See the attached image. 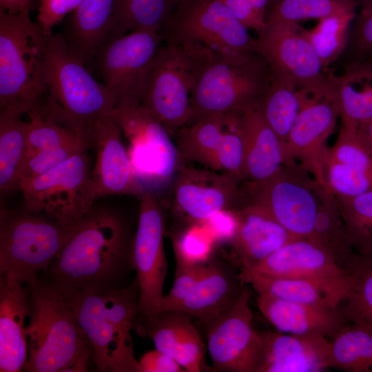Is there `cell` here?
<instances>
[{"label": "cell", "mask_w": 372, "mask_h": 372, "mask_svg": "<svg viewBox=\"0 0 372 372\" xmlns=\"http://www.w3.org/2000/svg\"><path fill=\"white\" fill-rule=\"evenodd\" d=\"M29 291L24 282L0 274V371L19 372L28 358L25 320Z\"/></svg>", "instance_id": "obj_26"}, {"label": "cell", "mask_w": 372, "mask_h": 372, "mask_svg": "<svg viewBox=\"0 0 372 372\" xmlns=\"http://www.w3.org/2000/svg\"><path fill=\"white\" fill-rule=\"evenodd\" d=\"M139 362V372H182L185 370L170 356L156 350L144 353Z\"/></svg>", "instance_id": "obj_50"}, {"label": "cell", "mask_w": 372, "mask_h": 372, "mask_svg": "<svg viewBox=\"0 0 372 372\" xmlns=\"http://www.w3.org/2000/svg\"><path fill=\"white\" fill-rule=\"evenodd\" d=\"M240 269L267 276L314 280L344 293L346 297L349 289L347 273L326 250L308 238H295L253 267Z\"/></svg>", "instance_id": "obj_22"}, {"label": "cell", "mask_w": 372, "mask_h": 372, "mask_svg": "<svg viewBox=\"0 0 372 372\" xmlns=\"http://www.w3.org/2000/svg\"><path fill=\"white\" fill-rule=\"evenodd\" d=\"M273 1H275V0H269V4L270 3H271V2H273ZM342 1L349 2V3H352V4H353L354 6H355L356 7H358V6L360 7V6L364 3V1L365 0H342ZM268 6H269V5H268Z\"/></svg>", "instance_id": "obj_53"}, {"label": "cell", "mask_w": 372, "mask_h": 372, "mask_svg": "<svg viewBox=\"0 0 372 372\" xmlns=\"http://www.w3.org/2000/svg\"><path fill=\"white\" fill-rule=\"evenodd\" d=\"M207 263L193 266L176 265L172 288L164 296L160 311L176 309L203 276Z\"/></svg>", "instance_id": "obj_46"}, {"label": "cell", "mask_w": 372, "mask_h": 372, "mask_svg": "<svg viewBox=\"0 0 372 372\" xmlns=\"http://www.w3.org/2000/svg\"><path fill=\"white\" fill-rule=\"evenodd\" d=\"M312 232L308 239L321 246L347 272L355 254L347 234L337 198L322 185Z\"/></svg>", "instance_id": "obj_34"}, {"label": "cell", "mask_w": 372, "mask_h": 372, "mask_svg": "<svg viewBox=\"0 0 372 372\" xmlns=\"http://www.w3.org/2000/svg\"><path fill=\"white\" fill-rule=\"evenodd\" d=\"M356 8L342 0H275L267 7L265 20L296 23L305 19L320 21L333 16L356 15Z\"/></svg>", "instance_id": "obj_40"}, {"label": "cell", "mask_w": 372, "mask_h": 372, "mask_svg": "<svg viewBox=\"0 0 372 372\" xmlns=\"http://www.w3.org/2000/svg\"><path fill=\"white\" fill-rule=\"evenodd\" d=\"M231 260L213 256L195 287L176 308L207 324L238 300L245 286Z\"/></svg>", "instance_id": "obj_25"}, {"label": "cell", "mask_w": 372, "mask_h": 372, "mask_svg": "<svg viewBox=\"0 0 372 372\" xmlns=\"http://www.w3.org/2000/svg\"><path fill=\"white\" fill-rule=\"evenodd\" d=\"M333 74L342 124L358 127L372 118V61L344 66Z\"/></svg>", "instance_id": "obj_32"}, {"label": "cell", "mask_w": 372, "mask_h": 372, "mask_svg": "<svg viewBox=\"0 0 372 372\" xmlns=\"http://www.w3.org/2000/svg\"><path fill=\"white\" fill-rule=\"evenodd\" d=\"M260 333L262 348L257 372H321L330 368L329 340L324 335Z\"/></svg>", "instance_id": "obj_24"}, {"label": "cell", "mask_w": 372, "mask_h": 372, "mask_svg": "<svg viewBox=\"0 0 372 372\" xmlns=\"http://www.w3.org/2000/svg\"><path fill=\"white\" fill-rule=\"evenodd\" d=\"M129 141L127 154L136 176L153 192L173 179L183 165L163 123L141 104L116 106L110 115Z\"/></svg>", "instance_id": "obj_12"}, {"label": "cell", "mask_w": 372, "mask_h": 372, "mask_svg": "<svg viewBox=\"0 0 372 372\" xmlns=\"http://www.w3.org/2000/svg\"><path fill=\"white\" fill-rule=\"evenodd\" d=\"M30 12L10 14L0 8V106L28 114L43 107V75L47 39Z\"/></svg>", "instance_id": "obj_5"}, {"label": "cell", "mask_w": 372, "mask_h": 372, "mask_svg": "<svg viewBox=\"0 0 372 372\" xmlns=\"http://www.w3.org/2000/svg\"><path fill=\"white\" fill-rule=\"evenodd\" d=\"M272 79L269 64L258 52L216 54L192 92L188 123L214 114L257 108Z\"/></svg>", "instance_id": "obj_7"}, {"label": "cell", "mask_w": 372, "mask_h": 372, "mask_svg": "<svg viewBox=\"0 0 372 372\" xmlns=\"http://www.w3.org/2000/svg\"><path fill=\"white\" fill-rule=\"evenodd\" d=\"M134 236L117 211L93 206L39 277L61 293L123 289L134 269Z\"/></svg>", "instance_id": "obj_1"}, {"label": "cell", "mask_w": 372, "mask_h": 372, "mask_svg": "<svg viewBox=\"0 0 372 372\" xmlns=\"http://www.w3.org/2000/svg\"><path fill=\"white\" fill-rule=\"evenodd\" d=\"M320 185L300 165L282 164L264 180L242 181L240 208L252 206L295 237L309 238L318 209Z\"/></svg>", "instance_id": "obj_9"}, {"label": "cell", "mask_w": 372, "mask_h": 372, "mask_svg": "<svg viewBox=\"0 0 372 372\" xmlns=\"http://www.w3.org/2000/svg\"><path fill=\"white\" fill-rule=\"evenodd\" d=\"M355 15L333 16L322 19L312 30L303 29L322 65L331 69L344 52L349 41V31Z\"/></svg>", "instance_id": "obj_41"}, {"label": "cell", "mask_w": 372, "mask_h": 372, "mask_svg": "<svg viewBox=\"0 0 372 372\" xmlns=\"http://www.w3.org/2000/svg\"><path fill=\"white\" fill-rule=\"evenodd\" d=\"M250 288L236 302L205 325L207 349L216 371L257 372L262 340L253 327Z\"/></svg>", "instance_id": "obj_18"}, {"label": "cell", "mask_w": 372, "mask_h": 372, "mask_svg": "<svg viewBox=\"0 0 372 372\" xmlns=\"http://www.w3.org/2000/svg\"><path fill=\"white\" fill-rule=\"evenodd\" d=\"M43 75L46 92L42 111L87 135L89 126L116 105L114 95L72 53L61 33L47 36Z\"/></svg>", "instance_id": "obj_4"}, {"label": "cell", "mask_w": 372, "mask_h": 372, "mask_svg": "<svg viewBox=\"0 0 372 372\" xmlns=\"http://www.w3.org/2000/svg\"><path fill=\"white\" fill-rule=\"evenodd\" d=\"M349 289L338 311L343 324L360 323L372 327V255L355 253L347 269Z\"/></svg>", "instance_id": "obj_37"}, {"label": "cell", "mask_w": 372, "mask_h": 372, "mask_svg": "<svg viewBox=\"0 0 372 372\" xmlns=\"http://www.w3.org/2000/svg\"><path fill=\"white\" fill-rule=\"evenodd\" d=\"M165 218L154 192L140 197L138 220L133 240V260L139 284L138 314L161 309L167 262L164 248Z\"/></svg>", "instance_id": "obj_17"}, {"label": "cell", "mask_w": 372, "mask_h": 372, "mask_svg": "<svg viewBox=\"0 0 372 372\" xmlns=\"http://www.w3.org/2000/svg\"><path fill=\"white\" fill-rule=\"evenodd\" d=\"M302 30L296 22L267 21L255 43L273 74L292 82L298 90L322 86L334 73L322 65Z\"/></svg>", "instance_id": "obj_16"}, {"label": "cell", "mask_w": 372, "mask_h": 372, "mask_svg": "<svg viewBox=\"0 0 372 372\" xmlns=\"http://www.w3.org/2000/svg\"><path fill=\"white\" fill-rule=\"evenodd\" d=\"M329 365L347 372H372V327L344 324L329 341Z\"/></svg>", "instance_id": "obj_36"}, {"label": "cell", "mask_w": 372, "mask_h": 372, "mask_svg": "<svg viewBox=\"0 0 372 372\" xmlns=\"http://www.w3.org/2000/svg\"><path fill=\"white\" fill-rule=\"evenodd\" d=\"M27 149L21 185L93 147L90 137L41 110L28 114Z\"/></svg>", "instance_id": "obj_20"}, {"label": "cell", "mask_w": 372, "mask_h": 372, "mask_svg": "<svg viewBox=\"0 0 372 372\" xmlns=\"http://www.w3.org/2000/svg\"><path fill=\"white\" fill-rule=\"evenodd\" d=\"M367 61H372V0H365L360 6L350 28L347 45L335 63L342 68Z\"/></svg>", "instance_id": "obj_44"}, {"label": "cell", "mask_w": 372, "mask_h": 372, "mask_svg": "<svg viewBox=\"0 0 372 372\" xmlns=\"http://www.w3.org/2000/svg\"><path fill=\"white\" fill-rule=\"evenodd\" d=\"M257 306L278 331L333 337L344 324L338 309L331 310L258 294Z\"/></svg>", "instance_id": "obj_28"}, {"label": "cell", "mask_w": 372, "mask_h": 372, "mask_svg": "<svg viewBox=\"0 0 372 372\" xmlns=\"http://www.w3.org/2000/svg\"><path fill=\"white\" fill-rule=\"evenodd\" d=\"M335 197L353 251L372 255V189L354 197Z\"/></svg>", "instance_id": "obj_39"}, {"label": "cell", "mask_w": 372, "mask_h": 372, "mask_svg": "<svg viewBox=\"0 0 372 372\" xmlns=\"http://www.w3.org/2000/svg\"><path fill=\"white\" fill-rule=\"evenodd\" d=\"M298 95L300 110L282 144L283 164L300 165L324 188L327 141L340 117L332 78L322 86L298 90Z\"/></svg>", "instance_id": "obj_13"}, {"label": "cell", "mask_w": 372, "mask_h": 372, "mask_svg": "<svg viewBox=\"0 0 372 372\" xmlns=\"http://www.w3.org/2000/svg\"><path fill=\"white\" fill-rule=\"evenodd\" d=\"M83 0H39L37 6V23L43 32L52 34L53 28L70 12H72Z\"/></svg>", "instance_id": "obj_47"}, {"label": "cell", "mask_w": 372, "mask_h": 372, "mask_svg": "<svg viewBox=\"0 0 372 372\" xmlns=\"http://www.w3.org/2000/svg\"><path fill=\"white\" fill-rule=\"evenodd\" d=\"M257 108L283 144L300 110L296 85L273 74L272 81Z\"/></svg>", "instance_id": "obj_38"}, {"label": "cell", "mask_w": 372, "mask_h": 372, "mask_svg": "<svg viewBox=\"0 0 372 372\" xmlns=\"http://www.w3.org/2000/svg\"><path fill=\"white\" fill-rule=\"evenodd\" d=\"M163 41L156 32L134 31L106 42L94 61L116 105L140 104L144 80Z\"/></svg>", "instance_id": "obj_15"}, {"label": "cell", "mask_w": 372, "mask_h": 372, "mask_svg": "<svg viewBox=\"0 0 372 372\" xmlns=\"http://www.w3.org/2000/svg\"><path fill=\"white\" fill-rule=\"evenodd\" d=\"M181 0H115L106 42L134 31L159 33Z\"/></svg>", "instance_id": "obj_33"}, {"label": "cell", "mask_w": 372, "mask_h": 372, "mask_svg": "<svg viewBox=\"0 0 372 372\" xmlns=\"http://www.w3.org/2000/svg\"><path fill=\"white\" fill-rule=\"evenodd\" d=\"M39 0H0V8L10 14L30 12Z\"/></svg>", "instance_id": "obj_51"}, {"label": "cell", "mask_w": 372, "mask_h": 372, "mask_svg": "<svg viewBox=\"0 0 372 372\" xmlns=\"http://www.w3.org/2000/svg\"><path fill=\"white\" fill-rule=\"evenodd\" d=\"M203 223L217 244L229 243L236 233L238 225L236 211L232 209L220 211Z\"/></svg>", "instance_id": "obj_48"}, {"label": "cell", "mask_w": 372, "mask_h": 372, "mask_svg": "<svg viewBox=\"0 0 372 372\" xmlns=\"http://www.w3.org/2000/svg\"><path fill=\"white\" fill-rule=\"evenodd\" d=\"M358 130L361 138L372 154V118L360 124Z\"/></svg>", "instance_id": "obj_52"}, {"label": "cell", "mask_w": 372, "mask_h": 372, "mask_svg": "<svg viewBox=\"0 0 372 372\" xmlns=\"http://www.w3.org/2000/svg\"><path fill=\"white\" fill-rule=\"evenodd\" d=\"M23 114L1 110L0 114V189L1 194L20 189L27 149V122Z\"/></svg>", "instance_id": "obj_35"}, {"label": "cell", "mask_w": 372, "mask_h": 372, "mask_svg": "<svg viewBox=\"0 0 372 372\" xmlns=\"http://www.w3.org/2000/svg\"><path fill=\"white\" fill-rule=\"evenodd\" d=\"M324 189L335 196L354 197L372 189V174L325 158Z\"/></svg>", "instance_id": "obj_43"}, {"label": "cell", "mask_w": 372, "mask_h": 372, "mask_svg": "<svg viewBox=\"0 0 372 372\" xmlns=\"http://www.w3.org/2000/svg\"><path fill=\"white\" fill-rule=\"evenodd\" d=\"M29 291L25 327L28 372L86 371L92 345L61 293L36 275L25 282Z\"/></svg>", "instance_id": "obj_2"}, {"label": "cell", "mask_w": 372, "mask_h": 372, "mask_svg": "<svg viewBox=\"0 0 372 372\" xmlns=\"http://www.w3.org/2000/svg\"><path fill=\"white\" fill-rule=\"evenodd\" d=\"M244 180H264L283 164L282 143L258 108L242 113Z\"/></svg>", "instance_id": "obj_30"}, {"label": "cell", "mask_w": 372, "mask_h": 372, "mask_svg": "<svg viewBox=\"0 0 372 372\" xmlns=\"http://www.w3.org/2000/svg\"><path fill=\"white\" fill-rule=\"evenodd\" d=\"M122 131L110 116L94 121L87 134L96 149L92 181L97 198L107 195L141 197L145 187L135 174L127 151L121 140Z\"/></svg>", "instance_id": "obj_21"}, {"label": "cell", "mask_w": 372, "mask_h": 372, "mask_svg": "<svg viewBox=\"0 0 372 372\" xmlns=\"http://www.w3.org/2000/svg\"><path fill=\"white\" fill-rule=\"evenodd\" d=\"M158 34L165 42L199 44L220 55L256 52V38L220 0H181Z\"/></svg>", "instance_id": "obj_11"}, {"label": "cell", "mask_w": 372, "mask_h": 372, "mask_svg": "<svg viewBox=\"0 0 372 372\" xmlns=\"http://www.w3.org/2000/svg\"><path fill=\"white\" fill-rule=\"evenodd\" d=\"M211 169L183 165L173 177L174 209L189 225L240 206L242 181L231 174Z\"/></svg>", "instance_id": "obj_19"}, {"label": "cell", "mask_w": 372, "mask_h": 372, "mask_svg": "<svg viewBox=\"0 0 372 372\" xmlns=\"http://www.w3.org/2000/svg\"><path fill=\"white\" fill-rule=\"evenodd\" d=\"M115 0H83L61 33L72 53L85 65L106 43Z\"/></svg>", "instance_id": "obj_29"}, {"label": "cell", "mask_w": 372, "mask_h": 372, "mask_svg": "<svg viewBox=\"0 0 372 372\" xmlns=\"http://www.w3.org/2000/svg\"><path fill=\"white\" fill-rule=\"evenodd\" d=\"M238 225L230 241V260L240 269L258 265L291 240L297 238L284 227L249 205L236 209Z\"/></svg>", "instance_id": "obj_27"}, {"label": "cell", "mask_w": 372, "mask_h": 372, "mask_svg": "<svg viewBox=\"0 0 372 372\" xmlns=\"http://www.w3.org/2000/svg\"><path fill=\"white\" fill-rule=\"evenodd\" d=\"M248 29L258 34L264 29L266 21L256 14L251 0H220Z\"/></svg>", "instance_id": "obj_49"}, {"label": "cell", "mask_w": 372, "mask_h": 372, "mask_svg": "<svg viewBox=\"0 0 372 372\" xmlns=\"http://www.w3.org/2000/svg\"><path fill=\"white\" fill-rule=\"evenodd\" d=\"M216 54L199 44L165 42L160 47L144 80L140 104L170 135L190 121L192 92Z\"/></svg>", "instance_id": "obj_6"}, {"label": "cell", "mask_w": 372, "mask_h": 372, "mask_svg": "<svg viewBox=\"0 0 372 372\" xmlns=\"http://www.w3.org/2000/svg\"><path fill=\"white\" fill-rule=\"evenodd\" d=\"M61 293L92 345L96 371L139 372L131 336L138 313L137 278L115 291Z\"/></svg>", "instance_id": "obj_3"}, {"label": "cell", "mask_w": 372, "mask_h": 372, "mask_svg": "<svg viewBox=\"0 0 372 372\" xmlns=\"http://www.w3.org/2000/svg\"><path fill=\"white\" fill-rule=\"evenodd\" d=\"M75 227H65L44 214L25 209H1L0 274L24 283L39 275L59 253Z\"/></svg>", "instance_id": "obj_8"}, {"label": "cell", "mask_w": 372, "mask_h": 372, "mask_svg": "<svg viewBox=\"0 0 372 372\" xmlns=\"http://www.w3.org/2000/svg\"><path fill=\"white\" fill-rule=\"evenodd\" d=\"M217 245L204 223L188 225L173 237L176 265H203L213 256Z\"/></svg>", "instance_id": "obj_42"}, {"label": "cell", "mask_w": 372, "mask_h": 372, "mask_svg": "<svg viewBox=\"0 0 372 372\" xmlns=\"http://www.w3.org/2000/svg\"><path fill=\"white\" fill-rule=\"evenodd\" d=\"M192 316L180 311H159L137 314L133 329L149 338L155 349L174 359L188 372L203 369L205 345L191 322Z\"/></svg>", "instance_id": "obj_23"}, {"label": "cell", "mask_w": 372, "mask_h": 372, "mask_svg": "<svg viewBox=\"0 0 372 372\" xmlns=\"http://www.w3.org/2000/svg\"><path fill=\"white\" fill-rule=\"evenodd\" d=\"M242 113L214 114L180 128L176 145L183 163L197 162L244 180Z\"/></svg>", "instance_id": "obj_14"}, {"label": "cell", "mask_w": 372, "mask_h": 372, "mask_svg": "<svg viewBox=\"0 0 372 372\" xmlns=\"http://www.w3.org/2000/svg\"><path fill=\"white\" fill-rule=\"evenodd\" d=\"M325 158L372 174V154L361 138L358 127L342 124L337 141L328 149Z\"/></svg>", "instance_id": "obj_45"}, {"label": "cell", "mask_w": 372, "mask_h": 372, "mask_svg": "<svg viewBox=\"0 0 372 372\" xmlns=\"http://www.w3.org/2000/svg\"><path fill=\"white\" fill-rule=\"evenodd\" d=\"M87 152L23 183L24 209L44 214L61 225L75 227L96 200Z\"/></svg>", "instance_id": "obj_10"}, {"label": "cell", "mask_w": 372, "mask_h": 372, "mask_svg": "<svg viewBox=\"0 0 372 372\" xmlns=\"http://www.w3.org/2000/svg\"><path fill=\"white\" fill-rule=\"evenodd\" d=\"M240 277L258 294L280 300L308 304L322 309L338 310L346 295L324 284L304 278L273 277L240 269Z\"/></svg>", "instance_id": "obj_31"}]
</instances>
